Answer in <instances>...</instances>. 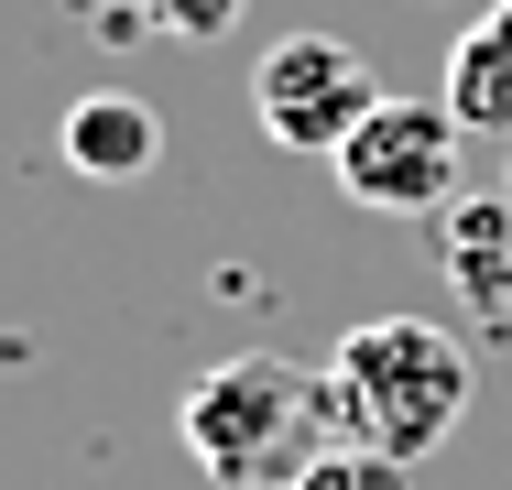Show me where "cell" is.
<instances>
[{"instance_id":"obj_1","label":"cell","mask_w":512,"mask_h":490,"mask_svg":"<svg viewBox=\"0 0 512 490\" xmlns=\"http://www.w3.org/2000/svg\"><path fill=\"white\" fill-rule=\"evenodd\" d=\"M327 425L349 447H382V458H436L458 425H469V349L436 327V316H371L327 349Z\"/></svg>"},{"instance_id":"obj_2","label":"cell","mask_w":512,"mask_h":490,"mask_svg":"<svg viewBox=\"0 0 512 490\" xmlns=\"http://www.w3.org/2000/svg\"><path fill=\"white\" fill-rule=\"evenodd\" d=\"M186 458H197L218 490H262V480H295L316 458V425H327V382L273 360V349H240L218 360L197 392H186Z\"/></svg>"},{"instance_id":"obj_3","label":"cell","mask_w":512,"mask_h":490,"mask_svg":"<svg viewBox=\"0 0 512 490\" xmlns=\"http://www.w3.org/2000/svg\"><path fill=\"white\" fill-rule=\"evenodd\" d=\"M458 109L447 98H371V120L327 153L338 164V196L371 207V218H447L458 207Z\"/></svg>"},{"instance_id":"obj_4","label":"cell","mask_w":512,"mask_h":490,"mask_svg":"<svg viewBox=\"0 0 512 490\" xmlns=\"http://www.w3.org/2000/svg\"><path fill=\"white\" fill-rule=\"evenodd\" d=\"M371 98H382V77H371L338 33H284V44H262V66H251V120H262L273 142H295V153H338V142L371 120Z\"/></svg>"},{"instance_id":"obj_5","label":"cell","mask_w":512,"mask_h":490,"mask_svg":"<svg viewBox=\"0 0 512 490\" xmlns=\"http://www.w3.org/2000/svg\"><path fill=\"white\" fill-rule=\"evenodd\" d=\"M447 109H458V131L512 142V0H491V11L447 44Z\"/></svg>"},{"instance_id":"obj_6","label":"cell","mask_w":512,"mask_h":490,"mask_svg":"<svg viewBox=\"0 0 512 490\" xmlns=\"http://www.w3.org/2000/svg\"><path fill=\"white\" fill-rule=\"evenodd\" d=\"M153 153H164V120H153L142 98L99 88V98H77V109H66V164H77V175L120 186V175H142Z\"/></svg>"},{"instance_id":"obj_7","label":"cell","mask_w":512,"mask_h":490,"mask_svg":"<svg viewBox=\"0 0 512 490\" xmlns=\"http://www.w3.org/2000/svg\"><path fill=\"white\" fill-rule=\"evenodd\" d=\"M436 229H447V262H458L469 294H502L512 284V196H458Z\"/></svg>"},{"instance_id":"obj_8","label":"cell","mask_w":512,"mask_h":490,"mask_svg":"<svg viewBox=\"0 0 512 490\" xmlns=\"http://www.w3.org/2000/svg\"><path fill=\"white\" fill-rule=\"evenodd\" d=\"M284 490H414V469H404V458H382V447H349V436H327V447H316V458H306Z\"/></svg>"},{"instance_id":"obj_9","label":"cell","mask_w":512,"mask_h":490,"mask_svg":"<svg viewBox=\"0 0 512 490\" xmlns=\"http://www.w3.org/2000/svg\"><path fill=\"white\" fill-rule=\"evenodd\" d=\"M240 11L251 0H131V22L164 44H218V33H240Z\"/></svg>"},{"instance_id":"obj_10","label":"cell","mask_w":512,"mask_h":490,"mask_svg":"<svg viewBox=\"0 0 512 490\" xmlns=\"http://www.w3.org/2000/svg\"><path fill=\"white\" fill-rule=\"evenodd\" d=\"M502 196H512V175H502Z\"/></svg>"}]
</instances>
